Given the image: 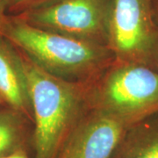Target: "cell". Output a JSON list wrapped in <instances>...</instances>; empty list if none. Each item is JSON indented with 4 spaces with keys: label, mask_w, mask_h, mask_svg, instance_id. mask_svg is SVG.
<instances>
[{
    "label": "cell",
    "mask_w": 158,
    "mask_h": 158,
    "mask_svg": "<svg viewBox=\"0 0 158 158\" xmlns=\"http://www.w3.org/2000/svg\"><path fill=\"white\" fill-rule=\"evenodd\" d=\"M0 34L39 67L70 82L85 84L114 59L106 46L39 28L18 16L9 15Z\"/></svg>",
    "instance_id": "obj_1"
},
{
    "label": "cell",
    "mask_w": 158,
    "mask_h": 158,
    "mask_svg": "<svg viewBox=\"0 0 158 158\" xmlns=\"http://www.w3.org/2000/svg\"><path fill=\"white\" fill-rule=\"evenodd\" d=\"M21 55L35 127V158H56L83 117L87 87L48 73Z\"/></svg>",
    "instance_id": "obj_2"
},
{
    "label": "cell",
    "mask_w": 158,
    "mask_h": 158,
    "mask_svg": "<svg viewBox=\"0 0 158 158\" xmlns=\"http://www.w3.org/2000/svg\"><path fill=\"white\" fill-rule=\"evenodd\" d=\"M86 100L131 127L158 113V70L115 62L87 88Z\"/></svg>",
    "instance_id": "obj_3"
},
{
    "label": "cell",
    "mask_w": 158,
    "mask_h": 158,
    "mask_svg": "<svg viewBox=\"0 0 158 158\" xmlns=\"http://www.w3.org/2000/svg\"><path fill=\"white\" fill-rule=\"evenodd\" d=\"M107 47L115 62L158 70V20L152 0H113Z\"/></svg>",
    "instance_id": "obj_4"
},
{
    "label": "cell",
    "mask_w": 158,
    "mask_h": 158,
    "mask_svg": "<svg viewBox=\"0 0 158 158\" xmlns=\"http://www.w3.org/2000/svg\"><path fill=\"white\" fill-rule=\"evenodd\" d=\"M112 5L113 0H52L16 16L36 27L107 47Z\"/></svg>",
    "instance_id": "obj_5"
},
{
    "label": "cell",
    "mask_w": 158,
    "mask_h": 158,
    "mask_svg": "<svg viewBox=\"0 0 158 158\" xmlns=\"http://www.w3.org/2000/svg\"><path fill=\"white\" fill-rule=\"evenodd\" d=\"M129 127L109 113L91 109L70 132L58 158H109Z\"/></svg>",
    "instance_id": "obj_6"
},
{
    "label": "cell",
    "mask_w": 158,
    "mask_h": 158,
    "mask_svg": "<svg viewBox=\"0 0 158 158\" xmlns=\"http://www.w3.org/2000/svg\"><path fill=\"white\" fill-rule=\"evenodd\" d=\"M0 99L8 107L33 119L28 84L19 50L0 35Z\"/></svg>",
    "instance_id": "obj_7"
},
{
    "label": "cell",
    "mask_w": 158,
    "mask_h": 158,
    "mask_svg": "<svg viewBox=\"0 0 158 158\" xmlns=\"http://www.w3.org/2000/svg\"><path fill=\"white\" fill-rule=\"evenodd\" d=\"M155 116L128 128L120 158H158V117Z\"/></svg>",
    "instance_id": "obj_8"
},
{
    "label": "cell",
    "mask_w": 158,
    "mask_h": 158,
    "mask_svg": "<svg viewBox=\"0 0 158 158\" xmlns=\"http://www.w3.org/2000/svg\"><path fill=\"white\" fill-rule=\"evenodd\" d=\"M27 118L10 107L0 110V157L23 150Z\"/></svg>",
    "instance_id": "obj_9"
},
{
    "label": "cell",
    "mask_w": 158,
    "mask_h": 158,
    "mask_svg": "<svg viewBox=\"0 0 158 158\" xmlns=\"http://www.w3.org/2000/svg\"><path fill=\"white\" fill-rule=\"evenodd\" d=\"M52 0H6L8 15L16 16Z\"/></svg>",
    "instance_id": "obj_10"
},
{
    "label": "cell",
    "mask_w": 158,
    "mask_h": 158,
    "mask_svg": "<svg viewBox=\"0 0 158 158\" xmlns=\"http://www.w3.org/2000/svg\"><path fill=\"white\" fill-rule=\"evenodd\" d=\"M7 7H6V0H0V32L8 17ZM1 35V34H0Z\"/></svg>",
    "instance_id": "obj_11"
},
{
    "label": "cell",
    "mask_w": 158,
    "mask_h": 158,
    "mask_svg": "<svg viewBox=\"0 0 158 158\" xmlns=\"http://www.w3.org/2000/svg\"><path fill=\"white\" fill-rule=\"evenodd\" d=\"M0 158H29V157L27 156V154L24 152L23 150H19V151L12 153V154H10V155L1 156Z\"/></svg>",
    "instance_id": "obj_12"
},
{
    "label": "cell",
    "mask_w": 158,
    "mask_h": 158,
    "mask_svg": "<svg viewBox=\"0 0 158 158\" xmlns=\"http://www.w3.org/2000/svg\"><path fill=\"white\" fill-rule=\"evenodd\" d=\"M152 1L154 9H155V12H156V18H157L158 20V0H152Z\"/></svg>",
    "instance_id": "obj_13"
},
{
    "label": "cell",
    "mask_w": 158,
    "mask_h": 158,
    "mask_svg": "<svg viewBox=\"0 0 158 158\" xmlns=\"http://www.w3.org/2000/svg\"><path fill=\"white\" fill-rule=\"evenodd\" d=\"M3 104H4V102H3L2 100H1V99H0V106H2Z\"/></svg>",
    "instance_id": "obj_14"
}]
</instances>
